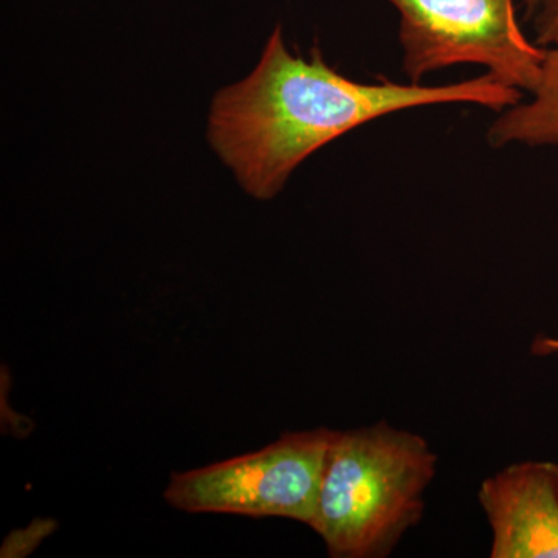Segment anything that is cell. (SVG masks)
<instances>
[{
	"instance_id": "cell-2",
	"label": "cell",
	"mask_w": 558,
	"mask_h": 558,
	"mask_svg": "<svg viewBox=\"0 0 558 558\" xmlns=\"http://www.w3.org/2000/svg\"><path fill=\"white\" fill-rule=\"evenodd\" d=\"M436 464L427 440L387 422L330 429L310 526L329 557H388L421 521Z\"/></svg>"
},
{
	"instance_id": "cell-7",
	"label": "cell",
	"mask_w": 558,
	"mask_h": 558,
	"mask_svg": "<svg viewBox=\"0 0 558 558\" xmlns=\"http://www.w3.org/2000/svg\"><path fill=\"white\" fill-rule=\"evenodd\" d=\"M523 24L535 43L545 49L558 43V0H523Z\"/></svg>"
},
{
	"instance_id": "cell-8",
	"label": "cell",
	"mask_w": 558,
	"mask_h": 558,
	"mask_svg": "<svg viewBox=\"0 0 558 558\" xmlns=\"http://www.w3.org/2000/svg\"><path fill=\"white\" fill-rule=\"evenodd\" d=\"M532 354L535 355H558V339L538 337L532 344Z\"/></svg>"
},
{
	"instance_id": "cell-3",
	"label": "cell",
	"mask_w": 558,
	"mask_h": 558,
	"mask_svg": "<svg viewBox=\"0 0 558 558\" xmlns=\"http://www.w3.org/2000/svg\"><path fill=\"white\" fill-rule=\"evenodd\" d=\"M399 14L402 72L411 83L478 65L513 89L531 94L546 49L529 38L513 0H387Z\"/></svg>"
},
{
	"instance_id": "cell-6",
	"label": "cell",
	"mask_w": 558,
	"mask_h": 558,
	"mask_svg": "<svg viewBox=\"0 0 558 558\" xmlns=\"http://www.w3.org/2000/svg\"><path fill=\"white\" fill-rule=\"evenodd\" d=\"M529 97L502 110L487 131L494 148H558V43L546 49L542 75Z\"/></svg>"
},
{
	"instance_id": "cell-5",
	"label": "cell",
	"mask_w": 558,
	"mask_h": 558,
	"mask_svg": "<svg viewBox=\"0 0 558 558\" xmlns=\"http://www.w3.org/2000/svg\"><path fill=\"white\" fill-rule=\"evenodd\" d=\"M492 558H558V464L527 461L484 480Z\"/></svg>"
},
{
	"instance_id": "cell-4",
	"label": "cell",
	"mask_w": 558,
	"mask_h": 558,
	"mask_svg": "<svg viewBox=\"0 0 558 558\" xmlns=\"http://www.w3.org/2000/svg\"><path fill=\"white\" fill-rule=\"evenodd\" d=\"M330 429L289 432L258 451L172 473L165 499L189 513L289 519L311 526Z\"/></svg>"
},
{
	"instance_id": "cell-1",
	"label": "cell",
	"mask_w": 558,
	"mask_h": 558,
	"mask_svg": "<svg viewBox=\"0 0 558 558\" xmlns=\"http://www.w3.org/2000/svg\"><path fill=\"white\" fill-rule=\"evenodd\" d=\"M523 100V92L488 73L438 86L387 78L363 83L329 65L318 44L310 60L292 53L278 25L247 78L216 94L207 135L245 193L269 201L312 154L373 121L440 105L499 113Z\"/></svg>"
}]
</instances>
